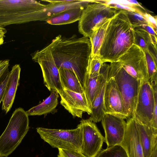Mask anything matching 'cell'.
Returning <instances> with one entry per match:
<instances>
[{
    "mask_svg": "<svg viewBox=\"0 0 157 157\" xmlns=\"http://www.w3.org/2000/svg\"><path fill=\"white\" fill-rule=\"evenodd\" d=\"M58 68L73 72L83 86L84 79L91 57V45L88 37L73 35L65 37L59 35L48 45Z\"/></svg>",
    "mask_w": 157,
    "mask_h": 157,
    "instance_id": "6da1fadb",
    "label": "cell"
},
{
    "mask_svg": "<svg viewBox=\"0 0 157 157\" xmlns=\"http://www.w3.org/2000/svg\"><path fill=\"white\" fill-rule=\"evenodd\" d=\"M134 29L124 10H119L111 19L100 52L103 62H117L133 44Z\"/></svg>",
    "mask_w": 157,
    "mask_h": 157,
    "instance_id": "7a4b0ae2",
    "label": "cell"
},
{
    "mask_svg": "<svg viewBox=\"0 0 157 157\" xmlns=\"http://www.w3.org/2000/svg\"><path fill=\"white\" fill-rule=\"evenodd\" d=\"M109 72L114 78L120 91L126 119L132 116L136 104L140 81L125 71L119 62L109 65Z\"/></svg>",
    "mask_w": 157,
    "mask_h": 157,
    "instance_id": "3957f363",
    "label": "cell"
},
{
    "mask_svg": "<svg viewBox=\"0 0 157 157\" xmlns=\"http://www.w3.org/2000/svg\"><path fill=\"white\" fill-rule=\"evenodd\" d=\"M29 122L26 111L16 109L0 136V157L8 156L20 144L29 131Z\"/></svg>",
    "mask_w": 157,
    "mask_h": 157,
    "instance_id": "277c9868",
    "label": "cell"
},
{
    "mask_svg": "<svg viewBox=\"0 0 157 157\" xmlns=\"http://www.w3.org/2000/svg\"><path fill=\"white\" fill-rule=\"evenodd\" d=\"M45 7L33 0H0V27L31 22L32 13Z\"/></svg>",
    "mask_w": 157,
    "mask_h": 157,
    "instance_id": "5b68a950",
    "label": "cell"
},
{
    "mask_svg": "<svg viewBox=\"0 0 157 157\" xmlns=\"http://www.w3.org/2000/svg\"><path fill=\"white\" fill-rule=\"evenodd\" d=\"M119 10L94 0V2L88 4L83 10L78 21L79 33L89 38L95 30L112 18Z\"/></svg>",
    "mask_w": 157,
    "mask_h": 157,
    "instance_id": "8992f818",
    "label": "cell"
},
{
    "mask_svg": "<svg viewBox=\"0 0 157 157\" xmlns=\"http://www.w3.org/2000/svg\"><path fill=\"white\" fill-rule=\"evenodd\" d=\"M37 133L44 141L53 147L76 150L80 152L82 142L81 128L71 129L36 128Z\"/></svg>",
    "mask_w": 157,
    "mask_h": 157,
    "instance_id": "52a82bcc",
    "label": "cell"
},
{
    "mask_svg": "<svg viewBox=\"0 0 157 157\" xmlns=\"http://www.w3.org/2000/svg\"><path fill=\"white\" fill-rule=\"evenodd\" d=\"M31 55L32 59L40 65L42 71L44 83L50 91L59 93L63 90L56 66L48 45L42 49L36 51Z\"/></svg>",
    "mask_w": 157,
    "mask_h": 157,
    "instance_id": "ba28073f",
    "label": "cell"
},
{
    "mask_svg": "<svg viewBox=\"0 0 157 157\" xmlns=\"http://www.w3.org/2000/svg\"><path fill=\"white\" fill-rule=\"evenodd\" d=\"M155 104L151 84L147 80H140L136 104L132 116L136 121L151 127Z\"/></svg>",
    "mask_w": 157,
    "mask_h": 157,
    "instance_id": "9c48e42d",
    "label": "cell"
},
{
    "mask_svg": "<svg viewBox=\"0 0 157 157\" xmlns=\"http://www.w3.org/2000/svg\"><path fill=\"white\" fill-rule=\"evenodd\" d=\"M130 75L139 80H147L145 55L140 47L133 44L118 61Z\"/></svg>",
    "mask_w": 157,
    "mask_h": 157,
    "instance_id": "30bf717a",
    "label": "cell"
},
{
    "mask_svg": "<svg viewBox=\"0 0 157 157\" xmlns=\"http://www.w3.org/2000/svg\"><path fill=\"white\" fill-rule=\"evenodd\" d=\"M78 125L81 128L82 136L80 152L87 157H94L101 150L104 137L89 118L82 119Z\"/></svg>",
    "mask_w": 157,
    "mask_h": 157,
    "instance_id": "8fae6325",
    "label": "cell"
},
{
    "mask_svg": "<svg viewBox=\"0 0 157 157\" xmlns=\"http://www.w3.org/2000/svg\"><path fill=\"white\" fill-rule=\"evenodd\" d=\"M107 147L121 144L124 136L126 122L116 115L105 114L101 121Z\"/></svg>",
    "mask_w": 157,
    "mask_h": 157,
    "instance_id": "7c38bea8",
    "label": "cell"
},
{
    "mask_svg": "<svg viewBox=\"0 0 157 157\" xmlns=\"http://www.w3.org/2000/svg\"><path fill=\"white\" fill-rule=\"evenodd\" d=\"M60 104L73 117L81 118L83 113H92L85 92L82 93L63 89L59 93Z\"/></svg>",
    "mask_w": 157,
    "mask_h": 157,
    "instance_id": "4fadbf2b",
    "label": "cell"
},
{
    "mask_svg": "<svg viewBox=\"0 0 157 157\" xmlns=\"http://www.w3.org/2000/svg\"><path fill=\"white\" fill-rule=\"evenodd\" d=\"M104 105L105 114H113L126 119L123 113L120 91L114 78L108 71L104 95Z\"/></svg>",
    "mask_w": 157,
    "mask_h": 157,
    "instance_id": "5bb4252c",
    "label": "cell"
},
{
    "mask_svg": "<svg viewBox=\"0 0 157 157\" xmlns=\"http://www.w3.org/2000/svg\"><path fill=\"white\" fill-rule=\"evenodd\" d=\"M43 1L49 3L45 8L35 12L34 19L35 21H44L56 16L63 12L70 9L85 7L94 2V0H80L70 3H64L62 0H45Z\"/></svg>",
    "mask_w": 157,
    "mask_h": 157,
    "instance_id": "9a60e30c",
    "label": "cell"
},
{
    "mask_svg": "<svg viewBox=\"0 0 157 157\" xmlns=\"http://www.w3.org/2000/svg\"><path fill=\"white\" fill-rule=\"evenodd\" d=\"M127 119L124 136L121 145L125 150L128 157H144L135 118L132 116Z\"/></svg>",
    "mask_w": 157,
    "mask_h": 157,
    "instance_id": "2e32d148",
    "label": "cell"
},
{
    "mask_svg": "<svg viewBox=\"0 0 157 157\" xmlns=\"http://www.w3.org/2000/svg\"><path fill=\"white\" fill-rule=\"evenodd\" d=\"M21 70L20 65L16 64L10 72L2 101V109L6 113L10 110L14 102L19 85Z\"/></svg>",
    "mask_w": 157,
    "mask_h": 157,
    "instance_id": "e0dca14e",
    "label": "cell"
},
{
    "mask_svg": "<svg viewBox=\"0 0 157 157\" xmlns=\"http://www.w3.org/2000/svg\"><path fill=\"white\" fill-rule=\"evenodd\" d=\"M109 64L103 63L101 67L104 76L99 90L91 105L92 113L89 119L94 122L101 121L105 114L104 111V97L108 77Z\"/></svg>",
    "mask_w": 157,
    "mask_h": 157,
    "instance_id": "ac0fdd59",
    "label": "cell"
},
{
    "mask_svg": "<svg viewBox=\"0 0 157 157\" xmlns=\"http://www.w3.org/2000/svg\"><path fill=\"white\" fill-rule=\"evenodd\" d=\"M136 121L144 157H149L157 145V132L151 128Z\"/></svg>",
    "mask_w": 157,
    "mask_h": 157,
    "instance_id": "d6986e66",
    "label": "cell"
},
{
    "mask_svg": "<svg viewBox=\"0 0 157 157\" xmlns=\"http://www.w3.org/2000/svg\"><path fill=\"white\" fill-rule=\"evenodd\" d=\"M58 93L54 91H51L50 95L39 105L26 111L29 116H40L52 112L58 104Z\"/></svg>",
    "mask_w": 157,
    "mask_h": 157,
    "instance_id": "ffe728a7",
    "label": "cell"
},
{
    "mask_svg": "<svg viewBox=\"0 0 157 157\" xmlns=\"http://www.w3.org/2000/svg\"><path fill=\"white\" fill-rule=\"evenodd\" d=\"M85 7L76 8L66 10L56 16L47 19L45 21L49 24L55 25H61L74 23L80 19Z\"/></svg>",
    "mask_w": 157,
    "mask_h": 157,
    "instance_id": "44dd1931",
    "label": "cell"
},
{
    "mask_svg": "<svg viewBox=\"0 0 157 157\" xmlns=\"http://www.w3.org/2000/svg\"><path fill=\"white\" fill-rule=\"evenodd\" d=\"M103 76V72L101 68L100 74L98 76L94 78L90 77L86 72L85 74L83 88L90 108L91 104L99 90Z\"/></svg>",
    "mask_w": 157,
    "mask_h": 157,
    "instance_id": "7402d4cb",
    "label": "cell"
},
{
    "mask_svg": "<svg viewBox=\"0 0 157 157\" xmlns=\"http://www.w3.org/2000/svg\"><path fill=\"white\" fill-rule=\"evenodd\" d=\"M59 71L63 89L79 93L84 92L83 86L73 72L62 68H59Z\"/></svg>",
    "mask_w": 157,
    "mask_h": 157,
    "instance_id": "603a6c76",
    "label": "cell"
},
{
    "mask_svg": "<svg viewBox=\"0 0 157 157\" xmlns=\"http://www.w3.org/2000/svg\"><path fill=\"white\" fill-rule=\"evenodd\" d=\"M111 19L108 20L97 29L89 37L91 45L90 58L96 57L100 58V48Z\"/></svg>",
    "mask_w": 157,
    "mask_h": 157,
    "instance_id": "cb8c5ba5",
    "label": "cell"
},
{
    "mask_svg": "<svg viewBox=\"0 0 157 157\" xmlns=\"http://www.w3.org/2000/svg\"><path fill=\"white\" fill-rule=\"evenodd\" d=\"M134 29L133 44L140 47L144 51L147 50L149 44L152 42L150 35L142 29L135 28Z\"/></svg>",
    "mask_w": 157,
    "mask_h": 157,
    "instance_id": "d4e9b609",
    "label": "cell"
},
{
    "mask_svg": "<svg viewBox=\"0 0 157 157\" xmlns=\"http://www.w3.org/2000/svg\"><path fill=\"white\" fill-rule=\"evenodd\" d=\"M94 157H128L127 153L121 144L107 147L101 150Z\"/></svg>",
    "mask_w": 157,
    "mask_h": 157,
    "instance_id": "484cf974",
    "label": "cell"
},
{
    "mask_svg": "<svg viewBox=\"0 0 157 157\" xmlns=\"http://www.w3.org/2000/svg\"><path fill=\"white\" fill-rule=\"evenodd\" d=\"M147 72V80L151 84V82L157 80V64L148 50H145Z\"/></svg>",
    "mask_w": 157,
    "mask_h": 157,
    "instance_id": "4316f807",
    "label": "cell"
},
{
    "mask_svg": "<svg viewBox=\"0 0 157 157\" xmlns=\"http://www.w3.org/2000/svg\"><path fill=\"white\" fill-rule=\"evenodd\" d=\"M124 11L134 29L144 25H149L146 18L143 15V13L140 10L135 12L127 10Z\"/></svg>",
    "mask_w": 157,
    "mask_h": 157,
    "instance_id": "83f0119b",
    "label": "cell"
},
{
    "mask_svg": "<svg viewBox=\"0 0 157 157\" xmlns=\"http://www.w3.org/2000/svg\"><path fill=\"white\" fill-rule=\"evenodd\" d=\"M103 63L99 58H90L87 68L86 73L90 77L92 78L99 75L101 68Z\"/></svg>",
    "mask_w": 157,
    "mask_h": 157,
    "instance_id": "f1b7e54d",
    "label": "cell"
},
{
    "mask_svg": "<svg viewBox=\"0 0 157 157\" xmlns=\"http://www.w3.org/2000/svg\"><path fill=\"white\" fill-rule=\"evenodd\" d=\"M157 80H153L151 83L153 90L155 100V106L153 115L151 123V127L155 132H157Z\"/></svg>",
    "mask_w": 157,
    "mask_h": 157,
    "instance_id": "f546056e",
    "label": "cell"
},
{
    "mask_svg": "<svg viewBox=\"0 0 157 157\" xmlns=\"http://www.w3.org/2000/svg\"><path fill=\"white\" fill-rule=\"evenodd\" d=\"M58 157H87L80 152L74 150L58 149Z\"/></svg>",
    "mask_w": 157,
    "mask_h": 157,
    "instance_id": "4dcf8cb0",
    "label": "cell"
},
{
    "mask_svg": "<svg viewBox=\"0 0 157 157\" xmlns=\"http://www.w3.org/2000/svg\"><path fill=\"white\" fill-rule=\"evenodd\" d=\"M9 61L8 59L0 60V82L10 72Z\"/></svg>",
    "mask_w": 157,
    "mask_h": 157,
    "instance_id": "1f68e13d",
    "label": "cell"
},
{
    "mask_svg": "<svg viewBox=\"0 0 157 157\" xmlns=\"http://www.w3.org/2000/svg\"><path fill=\"white\" fill-rule=\"evenodd\" d=\"M143 15L147 20L149 25L151 26L157 33V21L156 16H153L146 12L143 13Z\"/></svg>",
    "mask_w": 157,
    "mask_h": 157,
    "instance_id": "d6a6232c",
    "label": "cell"
},
{
    "mask_svg": "<svg viewBox=\"0 0 157 157\" xmlns=\"http://www.w3.org/2000/svg\"><path fill=\"white\" fill-rule=\"evenodd\" d=\"M107 5L109 7L119 10H122L132 11H137L140 10L137 8H134L120 4L111 3Z\"/></svg>",
    "mask_w": 157,
    "mask_h": 157,
    "instance_id": "836d02e7",
    "label": "cell"
},
{
    "mask_svg": "<svg viewBox=\"0 0 157 157\" xmlns=\"http://www.w3.org/2000/svg\"><path fill=\"white\" fill-rule=\"evenodd\" d=\"M9 73L5 76L4 78L0 82V104L2 101L5 89L9 77Z\"/></svg>",
    "mask_w": 157,
    "mask_h": 157,
    "instance_id": "e575fe53",
    "label": "cell"
},
{
    "mask_svg": "<svg viewBox=\"0 0 157 157\" xmlns=\"http://www.w3.org/2000/svg\"><path fill=\"white\" fill-rule=\"evenodd\" d=\"M136 28L144 30L150 34L151 37H157V33L154 29L149 25H144Z\"/></svg>",
    "mask_w": 157,
    "mask_h": 157,
    "instance_id": "d590c367",
    "label": "cell"
},
{
    "mask_svg": "<svg viewBox=\"0 0 157 157\" xmlns=\"http://www.w3.org/2000/svg\"><path fill=\"white\" fill-rule=\"evenodd\" d=\"M149 53L153 57L155 63L157 64V47L153 44V43H150L148 45L147 49Z\"/></svg>",
    "mask_w": 157,
    "mask_h": 157,
    "instance_id": "8d00e7d4",
    "label": "cell"
},
{
    "mask_svg": "<svg viewBox=\"0 0 157 157\" xmlns=\"http://www.w3.org/2000/svg\"><path fill=\"white\" fill-rule=\"evenodd\" d=\"M128 1L130 3L136 5V6H139L143 9L144 10H145V9L140 4H139L138 2L136 1L133 0H128Z\"/></svg>",
    "mask_w": 157,
    "mask_h": 157,
    "instance_id": "74e56055",
    "label": "cell"
},
{
    "mask_svg": "<svg viewBox=\"0 0 157 157\" xmlns=\"http://www.w3.org/2000/svg\"><path fill=\"white\" fill-rule=\"evenodd\" d=\"M149 157H157V145H156Z\"/></svg>",
    "mask_w": 157,
    "mask_h": 157,
    "instance_id": "f35d334b",
    "label": "cell"
},
{
    "mask_svg": "<svg viewBox=\"0 0 157 157\" xmlns=\"http://www.w3.org/2000/svg\"><path fill=\"white\" fill-rule=\"evenodd\" d=\"M6 29L3 27L0 29V37L5 36V34L6 33Z\"/></svg>",
    "mask_w": 157,
    "mask_h": 157,
    "instance_id": "ab89813d",
    "label": "cell"
},
{
    "mask_svg": "<svg viewBox=\"0 0 157 157\" xmlns=\"http://www.w3.org/2000/svg\"><path fill=\"white\" fill-rule=\"evenodd\" d=\"M4 37L3 36L0 37V46L2 45L3 43Z\"/></svg>",
    "mask_w": 157,
    "mask_h": 157,
    "instance_id": "60d3db41",
    "label": "cell"
},
{
    "mask_svg": "<svg viewBox=\"0 0 157 157\" xmlns=\"http://www.w3.org/2000/svg\"><path fill=\"white\" fill-rule=\"evenodd\" d=\"M7 157V156H6V157Z\"/></svg>",
    "mask_w": 157,
    "mask_h": 157,
    "instance_id": "b9f144b4",
    "label": "cell"
}]
</instances>
